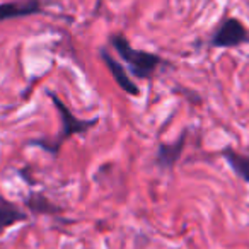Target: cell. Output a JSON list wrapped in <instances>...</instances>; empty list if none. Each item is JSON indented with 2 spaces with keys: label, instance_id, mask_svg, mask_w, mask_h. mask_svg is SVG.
Segmentation results:
<instances>
[{
  "label": "cell",
  "instance_id": "4",
  "mask_svg": "<svg viewBox=\"0 0 249 249\" xmlns=\"http://www.w3.org/2000/svg\"><path fill=\"white\" fill-rule=\"evenodd\" d=\"M99 56H101V60L104 62V65L107 67V70L111 72L114 82L120 86V89L124 90L126 94H130V96H139V94H140V87L137 86V84L133 82L132 79H130L128 72H126V70H124V67L121 65V63L118 62V60L114 58L113 55H111L109 50L103 46V48L99 50Z\"/></svg>",
  "mask_w": 249,
  "mask_h": 249
},
{
  "label": "cell",
  "instance_id": "9",
  "mask_svg": "<svg viewBox=\"0 0 249 249\" xmlns=\"http://www.w3.org/2000/svg\"><path fill=\"white\" fill-rule=\"evenodd\" d=\"M26 207L36 215H56L62 212V208L56 207L55 203L48 200L45 195L41 193H31L28 198H26Z\"/></svg>",
  "mask_w": 249,
  "mask_h": 249
},
{
  "label": "cell",
  "instance_id": "8",
  "mask_svg": "<svg viewBox=\"0 0 249 249\" xmlns=\"http://www.w3.org/2000/svg\"><path fill=\"white\" fill-rule=\"evenodd\" d=\"M220 154L225 159V162L229 164V167L234 171L235 176L244 183H249V152L241 154L237 150L231 149V147H225Z\"/></svg>",
  "mask_w": 249,
  "mask_h": 249
},
{
  "label": "cell",
  "instance_id": "7",
  "mask_svg": "<svg viewBox=\"0 0 249 249\" xmlns=\"http://www.w3.org/2000/svg\"><path fill=\"white\" fill-rule=\"evenodd\" d=\"M28 220V213L14 201L7 200L5 196L0 195V235L4 234L7 229Z\"/></svg>",
  "mask_w": 249,
  "mask_h": 249
},
{
  "label": "cell",
  "instance_id": "1",
  "mask_svg": "<svg viewBox=\"0 0 249 249\" xmlns=\"http://www.w3.org/2000/svg\"><path fill=\"white\" fill-rule=\"evenodd\" d=\"M50 101L53 103V106L56 107L60 114V123H62V130L60 133L55 137L53 140H46V139H36V140H29V145L33 147H39L45 152L52 154V156H58L62 145L73 135H84L87 133L90 128H94L97 123H99V118H90V120H80L75 114L70 111V107L56 96L53 90H46Z\"/></svg>",
  "mask_w": 249,
  "mask_h": 249
},
{
  "label": "cell",
  "instance_id": "3",
  "mask_svg": "<svg viewBox=\"0 0 249 249\" xmlns=\"http://www.w3.org/2000/svg\"><path fill=\"white\" fill-rule=\"evenodd\" d=\"M249 41L246 26L239 19L229 18L218 24L210 38V46L213 48H235Z\"/></svg>",
  "mask_w": 249,
  "mask_h": 249
},
{
  "label": "cell",
  "instance_id": "2",
  "mask_svg": "<svg viewBox=\"0 0 249 249\" xmlns=\"http://www.w3.org/2000/svg\"><path fill=\"white\" fill-rule=\"evenodd\" d=\"M109 45L113 46L114 52L120 55V58L126 63V69L130 70V73L139 80L152 79L156 70L159 69L164 62L156 53L143 52V50H135L123 35H111Z\"/></svg>",
  "mask_w": 249,
  "mask_h": 249
},
{
  "label": "cell",
  "instance_id": "6",
  "mask_svg": "<svg viewBox=\"0 0 249 249\" xmlns=\"http://www.w3.org/2000/svg\"><path fill=\"white\" fill-rule=\"evenodd\" d=\"M43 11L39 0H12L0 4V24L11 19H21L28 16H36Z\"/></svg>",
  "mask_w": 249,
  "mask_h": 249
},
{
  "label": "cell",
  "instance_id": "5",
  "mask_svg": "<svg viewBox=\"0 0 249 249\" xmlns=\"http://www.w3.org/2000/svg\"><path fill=\"white\" fill-rule=\"evenodd\" d=\"M188 140V130H184L179 135V139L173 143H160L156 154V166L162 171H171L176 167V164L179 162L181 156L184 152Z\"/></svg>",
  "mask_w": 249,
  "mask_h": 249
}]
</instances>
